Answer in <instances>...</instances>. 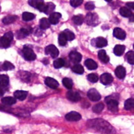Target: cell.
Wrapping results in <instances>:
<instances>
[{
	"label": "cell",
	"instance_id": "cell-1",
	"mask_svg": "<svg viewBox=\"0 0 134 134\" xmlns=\"http://www.w3.org/2000/svg\"><path fill=\"white\" fill-rule=\"evenodd\" d=\"M90 127L103 134H115V130L108 122L102 119H96L90 121L88 123Z\"/></svg>",
	"mask_w": 134,
	"mask_h": 134
},
{
	"label": "cell",
	"instance_id": "cell-2",
	"mask_svg": "<svg viewBox=\"0 0 134 134\" xmlns=\"http://www.w3.org/2000/svg\"><path fill=\"white\" fill-rule=\"evenodd\" d=\"M13 39V34L11 32L5 33V35L0 38V43L1 47L7 48L10 45L12 40Z\"/></svg>",
	"mask_w": 134,
	"mask_h": 134
},
{
	"label": "cell",
	"instance_id": "cell-3",
	"mask_svg": "<svg viewBox=\"0 0 134 134\" xmlns=\"http://www.w3.org/2000/svg\"><path fill=\"white\" fill-rule=\"evenodd\" d=\"M105 101L107 102V107L109 110L113 112H116L119 110V102L116 99H109L106 97Z\"/></svg>",
	"mask_w": 134,
	"mask_h": 134
},
{
	"label": "cell",
	"instance_id": "cell-4",
	"mask_svg": "<svg viewBox=\"0 0 134 134\" xmlns=\"http://www.w3.org/2000/svg\"><path fill=\"white\" fill-rule=\"evenodd\" d=\"M24 56L27 60H34L36 59V55L34 53L33 50L28 47H24L22 49Z\"/></svg>",
	"mask_w": 134,
	"mask_h": 134
},
{
	"label": "cell",
	"instance_id": "cell-5",
	"mask_svg": "<svg viewBox=\"0 0 134 134\" xmlns=\"http://www.w3.org/2000/svg\"><path fill=\"white\" fill-rule=\"evenodd\" d=\"M45 53L49 55L52 58H56L59 55V51L54 45H50L45 48Z\"/></svg>",
	"mask_w": 134,
	"mask_h": 134
},
{
	"label": "cell",
	"instance_id": "cell-6",
	"mask_svg": "<svg viewBox=\"0 0 134 134\" xmlns=\"http://www.w3.org/2000/svg\"><path fill=\"white\" fill-rule=\"evenodd\" d=\"M87 95L90 100L92 101H98L101 99V95L96 89H94V88H92L88 91Z\"/></svg>",
	"mask_w": 134,
	"mask_h": 134
},
{
	"label": "cell",
	"instance_id": "cell-7",
	"mask_svg": "<svg viewBox=\"0 0 134 134\" xmlns=\"http://www.w3.org/2000/svg\"><path fill=\"white\" fill-rule=\"evenodd\" d=\"M81 115L79 112H77L72 111L69 112L65 116V119L68 121H71V122H77L79 121L81 119Z\"/></svg>",
	"mask_w": 134,
	"mask_h": 134
},
{
	"label": "cell",
	"instance_id": "cell-8",
	"mask_svg": "<svg viewBox=\"0 0 134 134\" xmlns=\"http://www.w3.org/2000/svg\"><path fill=\"white\" fill-rule=\"evenodd\" d=\"M67 97L69 101L72 102H78L81 100V97L78 92L69 91L67 93Z\"/></svg>",
	"mask_w": 134,
	"mask_h": 134
},
{
	"label": "cell",
	"instance_id": "cell-9",
	"mask_svg": "<svg viewBox=\"0 0 134 134\" xmlns=\"http://www.w3.org/2000/svg\"><path fill=\"white\" fill-rule=\"evenodd\" d=\"M98 17L96 14H92V13H88L86 17V22L88 25H92V26H95L98 24L97 20Z\"/></svg>",
	"mask_w": 134,
	"mask_h": 134
},
{
	"label": "cell",
	"instance_id": "cell-10",
	"mask_svg": "<svg viewBox=\"0 0 134 134\" xmlns=\"http://www.w3.org/2000/svg\"><path fill=\"white\" fill-rule=\"evenodd\" d=\"M113 80V78L111 74L104 73L101 76L100 81L103 85H109L112 83Z\"/></svg>",
	"mask_w": 134,
	"mask_h": 134
},
{
	"label": "cell",
	"instance_id": "cell-11",
	"mask_svg": "<svg viewBox=\"0 0 134 134\" xmlns=\"http://www.w3.org/2000/svg\"><path fill=\"white\" fill-rule=\"evenodd\" d=\"M113 35L117 39L123 40L126 38V34L125 31L123 30L122 29L120 28H116L113 30Z\"/></svg>",
	"mask_w": 134,
	"mask_h": 134
},
{
	"label": "cell",
	"instance_id": "cell-12",
	"mask_svg": "<svg viewBox=\"0 0 134 134\" xmlns=\"http://www.w3.org/2000/svg\"><path fill=\"white\" fill-rule=\"evenodd\" d=\"M69 59L73 63H79L82 59V55L77 51H72L69 53Z\"/></svg>",
	"mask_w": 134,
	"mask_h": 134
},
{
	"label": "cell",
	"instance_id": "cell-13",
	"mask_svg": "<svg viewBox=\"0 0 134 134\" xmlns=\"http://www.w3.org/2000/svg\"><path fill=\"white\" fill-rule=\"evenodd\" d=\"M44 83H45V84L47 86L52 88V89H56L59 85L58 81H56V80H54V79L50 77L47 78L45 79Z\"/></svg>",
	"mask_w": 134,
	"mask_h": 134
},
{
	"label": "cell",
	"instance_id": "cell-14",
	"mask_svg": "<svg viewBox=\"0 0 134 134\" xmlns=\"http://www.w3.org/2000/svg\"><path fill=\"white\" fill-rule=\"evenodd\" d=\"M62 17V14L60 13H51V15L49 16V20L50 23L52 24H56L59 22L60 18Z\"/></svg>",
	"mask_w": 134,
	"mask_h": 134
},
{
	"label": "cell",
	"instance_id": "cell-15",
	"mask_svg": "<svg viewBox=\"0 0 134 134\" xmlns=\"http://www.w3.org/2000/svg\"><path fill=\"white\" fill-rule=\"evenodd\" d=\"M126 69L122 66H119L115 69V75L119 79H124L126 76Z\"/></svg>",
	"mask_w": 134,
	"mask_h": 134
},
{
	"label": "cell",
	"instance_id": "cell-16",
	"mask_svg": "<svg viewBox=\"0 0 134 134\" xmlns=\"http://www.w3.org/2000/svg\"><path fill=\"white\" fill-rule=\"evenodd\" d=\"M27 95V92L26 91L18 90L16 91L14 93V96L15 99L20 100V101H24L26 98Z\"/></svg>",
	"mask_w": 134,
	"mask_h": 134
},
{
	"label": "cell",
	"instance_id": "cell-17",
	"mask_svg": "<svg viewBox=\"0 0 134 134\" xmlns=\"http://www.w3.org/2000/svg\"><path fill=\"white\" fill-rule=\"evenodd\" d=\"M85 64L87 67L88 69L90 70H96L98 68V64H97V63L94 60H92L91 59H88L87 60H86Z\"/></svg>",
	"mask_w": 134,
	"mask_h": 134
},
{
	"label": "cell",
	"instance_id": "cell-18",
	"mask_svg": "<svg viewBox=\"0 0 134 134\" xmlns=\"http://www.w3.org/2000/svg\"><path fill=\"white\" fill-rule=\"evenodd\" d=\"M96 45L99 48L106 47L107 45V41L105 38L99 37L96 39Z\"/></svg>",
	"mask_w": 134,
	"mask_h": 134
},
{
	"label": "cell",
	"instance_id": "cell-19",
	"mask_svg": "<svg viewBox=\"0 0 134 134\" xmlns=\"http://www.w3.org/2000/svg\"><path fill=\"white\" fill-rule=\"evenodd\" d=\"M98 57L99 60L104 63H107L109 61V57L104 50H100L98 53Z\"/></svg>",
	"mask_w": 134,
	"mask_h": 134
},
{
	"label": "cell",
	"instance_id": "cell-20",
	"mask_svg": "<svg viewBox=\"0 0 134 134\" xmlns=\"http://www.w3.org/2000/svg\"><path fill=\"white\" fill-rule=\"evenodd\" d=\"M126 49V47L124 45H116L114 48V53L116 56H121L124 53V51Z\"/></svg>",
	"mask_w": 134,
	"mask_h": 134
},
{
	"label": "cell",
	"instance_id": "cell-21",
	"mask_svg": "<svg viewBox=\"0 0 134 134\" xmlns=\"http://www.w3.org/2000/svg\"><path fill=\"white\" fill-rule=\"evenodd\" d=\"M16 102V99L12 97H6L1 99V102L5 105H13L15 104Z\"/></svg>",
	"mask_w": 134,
	"mask_h": 134
},
{
	"label": "cell",
	"instance_id": "cell-22",
	"mask_svg": "<svg viewBox=\"0 0 134 134\" xmlns=\"http://www.w3.org/2000/svg\"><path fill=\"white\" fill-rule=\"evenodd\" d=\"M120 14H121L122 17H131L133 14H132V12L131 11L130 9H129L127 7H121L120 9Z\"/></svg>",
	"mask_w": 134,
	"mask_h": 134
},
{
	"label": "cell",
	"instance_id": "cell-23",
	"mask_svg": "<svg viewBox=\"0 0 134 134\" xmlns=\"http://www.w3.org/2000/svg\"><path fill=\"white\" fill-rule=\"evenodd\" d=\"M32 31V28L31 27H27V28H22L20 29L19 32L18 33H19V35H21L20 38H24V37L27 36V35L30 34Z\"/></svg>",
	"mask_w": 134,
	"mask_h": 134
},
{
	"label": "cell",
	"instance_id": "cell-24",
	"mask_svg": "<svg viewBox=\"0 0 134 134\" xmlns=\"http://www.w3.org/2000/svg\"><path fill=\"white\" fill-rule=\"evenodd\" d=\"M51 26V23H50L48 19L46 18H43L40 20L39 22V26L42 30H46V29L48 28Z\"/></svg>",
	"mask_w": 134,
	"mask_h": 134
},
{
	"label": "cell",
	"instance_id": "cell-25",
	"mask_svg": "<svg viewBox=\"0 0 134 134\" xmlns=\"http://www.w3.org/2000/svg\"><path fill=\"white\" fill-rule=\"evenodd\" d=\"M16 18V16H7L3 18V23L5 24H10L15 22Z\"/></svg>",
	"mask_w": 134,
	"mask_h": 134
},
{
	"label": "cell",
	"instance_id": "cell-26",
	"mask_svg": "<svg viewBox=\"0 0 134 134\" xmlns=\"http://www.w3.org/2000/svg\"><path fill=\"white\" fill-rule=\"evenodd\" d=\"M9 79L7 75H0V86L7 87L9 85Z\"/></svg>",
	"mask_w": 134,
	"mask_h": 134
},
{
	"label": "cell",
	"instance_id": "cell-27",
	"mask_svg": "<svg viewBox=\"0 0 134 134\" xmlns=\"http://www.w3.org/2000/svg\"><path fill=\"white\" fill-rule=\"evenodd\" d=\"M72 70L76 74H82L84 72V68L81 64H77L72 67Z\"/></svg>",
	"mask_w": 134,
	"mask_h": 134
},
{
	"label": "cell",
	"instance_id": "cell-28",
	"mask_svg": "<svg viewBox=\"0 0 134 134\" xmlns=\"http://www.w3.org/2000/svg\"><path fill=\"white\" fill-rule=\"evenodd\" d=\"M124 107L126 110H132L134 107V100L133 99H128L126 101L124 104Z\"/></svg>",
	"mask_w": 134,
	"mask_h": 134
},
{
	"label": "cell",
	"instance_id": "cell-29",
	"mask_svg": "<svg viewBox=\"0 0 134 134\" xmlns=\"http://www.w3.org/2000/svg\"><path fill=\"white\" fill-rule=\"evenodd\" d=\"M68 39L64 32H61L58 37V43L61 46H64L67 44Z\"/></svg>",
	"mask_w": 134,
	"mask_h": 134
},
{
	"label": "cell",
	"instance_id": "cell-30",
	"mask_svg": "<svg viewBox=\"0 0 134 134\" xmlns=\"http://www.w3.org/2000/svg\"><path fill=\"white\" fill-rule=\"evenodd\" d=\"M62 83L63 85H64L65 87L68 88V89H71L72 87H73V81H72L70 78H65L63 79Z\"/></svg>",
	"mask_w": 134,
	"mask_h": 134
},
{
	"label": "cell",
	"instance_id": "cell-31",
	"mask_svg": "<svg viewBox=\"0 0 134 134\" xmlns=\"http://www.w3.org/2000/svg\"><path fill=\"white\" fill-rule=\"evenodd\" d=\"M35 16L33 13H29V12H24L22 14V19L24 21H30L32 20Z\"/></svg>",
	"mask_w": 134,
	"mask_h": 134
},
{
	"label": "cell",
	"instance_id": "cell-32",
	"mask_svg": "<svg viewBox=\"0 0 134 134\" xmlns=\"http://www.w3.org/2000/svg\"><path fill=\"white\" fill-rule=\"evenodd\" d=\"M65 65V61L63 59H58L54 61V66L55 68H60Z\"/></svg>",
	"mask_w": 134,
	"mask_h": 134
},
{
	"label": "cell",
	"instance_id": "cell-33",
	"mask_svg": "<svg viewBox=\"0 0 134 134\" xmlns=\"http://www.w3.org/2000/svg\"><path fill=\"white\" fill-rule=\"evenodd\" d=\"M103 109H104V105L102 102H99L93 106L92 110L95 113H100L103 110Z\"/></svg>",
	"mask_w": 134,
	"mask_h": 134
},
{
	"label": "cell",
	"instance_id": "cell-34",
	"mask_svg": "<svg viewBox=\"0 0 134 134\" xmlns=\"http://www.w3.org/2000/svg\"><path fill=\"white\" fill-rule=\"evenodd\" d=\"M47 5V7H46V10L44 13H46L47 14H50L53 12V11L55 9V5L52 3H48L47 4H46Z\"/></svg>",
	"mask_w": 134,
	"mask_h": 134
},
{
	"label": "cell",
	"instance_id": "cell-35",
	"mask_svg": "<svg viewBox=\"0 0 134 134\" xmlns=\"http://www.w3.org/2000/svg\"><path fill=\"white\" fill-rule=\"evenodd\" d=\"M63 32L65 34L68 41H72L75 39V34L73 32L70 31L69 30H65Z\"/></svg>",
	"mask_w": 134,
	"mask_h": 134
},
{
	"label": "cell",
	"instance_id": "cell-36",
	"mask_svg": "<svg viewBox=\"0 0 134 134\" xmlns=\"http://www.w3.org/2000/svg\"><path fill=\"white\" fill-rule=\"evenodd\" d=\"M43 3H44L43 0H29L28 1L29 5L33 7L36 8V9L40 4Z\"/></svg>",
	"mask_w": 134,
	"mask_h": 134
},
{
	"label": "cell",
	"instance_id": "cell-37",
	"mask_svg": "<svg viewBox=\"0 0 134 134\" xmlns=\"http://www.w3.org/2000/svg\"><path fill=\"white\" fill-rule=\"evenodd\" d=\"M73 22L77 25H81L84 22L83 17L81 15H77L74 16L73 18Z\"/></svg>",
	"mask_w": 134,
	"mask_h": 134
},
{
	"label": "cell",
	"instance_id": "cell-38",
	"mask_svg": "<svg viewBox=\"0 0 134 134\" xmlns=\"http://www.w3.org/2000/svg\"><path fill=\"white\" fill-rule=\"evenodd\" d=\"M14 68V66L11 63L8 61H5V63L3 64V69L4 70H11Z\"/></svg>",
	"mask_w": 134,
	"mask_h": 134
},
{
	"label": "cell",
	"instance_id": "cell-39",
	"mask_svg": "<svg viewBox=\"0 0 134 134\" xmlns=\"http://www.w3.org/2000/svg\"><path fill=\"white\" fill-rule=\"evenodd\" d=\"M126 59L128 60V63H130V64H134V53L133 51H130L129 52L127 53L126 54Z\"/></svg>",
	"mask_w": 134,
	"mask_h": 134
},
{
	"label": "cell",
	"instance_id": "cell-40",
	"mask_svg": "<svg viewBox=\"0 0 134 134\" xmlns=\"http://www.w3.org/2000/svg\"><path fill=\"white\" fill-rule=\"evenodd\" d=\"M88 80L92 83H96L98 81V76L96 74H90L88 75Z\"/></svg>",
	"mask_w": 134,
	"mask_h": 134
},
{
	"label": "cell",
	"instance_id": "cell-41",
	"mask_svg": "<svg viewBox=\"0 0 134 134\" xmlns=\"http://www.w3.org/2000/svg\"><path fill=\"white\" fill-rule=\"evenodd\" d=\"M83 2V0H70V4L73 7H77L80 6Z\"/></svg>",
	"mask_w": 134,
	"mask_h": 134
},
{
	"label": "cell",
	"instance_id": "cell-42",
	"mask_svg": "<svg viewBox=\"0 0 134 134\" xmlns=\"http://www.w3.org/2000/svg\"><path fill=\"white\" fill-rule=\"evenodd\" d=\"M94 8H95V5H94V3L92 2V1H89V2L86 3L85 4V9H87V10H93V9H94Z\"/></svg>",
	"mask_w": 134,
	"mask_h": 134
},
{
	"label": "cell",
	"instance_id": "cell-43",
	"mask_svg": "<svg viewBox=\"0 0 134 134\" xmlns=\"http://www.w3.org/2000/svg\"><path fill=\"white\" fill-rule=\"evenodd\" d=\"M46 7H47V5H46V4H44V3H43L40 4V5H39V6L37 7V9L39 11L44 13V12H45V10H46Z\"/></svg>",
	"mask_w": 134,
	"mask_h": 134
},
{
	"label": "cell",
	"instance_id": "cell-44",
	"mask_svg": "<svg viewBox=\"0 0 134 134\" xmlns=\"http://www.w3.org/2000/svg\"><path fill=\"white\" fill-rule=\"evenodd\" d=\"M126 6L128 7L127 8H128L129 9H134V3L133 2H130V3H126Z\"/></svg>",
	"mask_w": 134,
	"mask_h": 134
},
{
	"label": "cell",
	"instance_id": "cell-45",
	"mask_svg": "<svg viewBox=\"0 0 134 134\" xmlns=\"http://www.w3.org/2000/svg\"><path fill=\"white\" fill-rule=\"evenodd\" d=\"M3 94H4V91L3 90L2 88L0 87V97H1V96L3 95Z\"/></svg>",
	"mask_w": 134,
	"mask_h": 134
},
{
	"label": "cell",
	"instance_id": "cell-46",
	"mask_svg": "<svg viewBox=\"0 0 134 134\" xmlns=\"http://www.w3.org/2000/svg\"><path fill=\"white\" fill-rule=\"evenodd\" d=\"M105 1H107V2H110V1H112V0H105Z\"/></svg>",
	"mask_w": 134,
	"mask_h": 134
},
{
	"label": "cell",
	"instance_id": "cell-47",
	"mask_svg": "<svg viewBox=\"0 0 134 134\" xmlns=\"http://www.w3.org/2000/svg\"><path fill=\"white\" fill-rule=\"evenodd\" d=\"M0 47H1V43H0Z\"/></svg>",
	"mask_w": 134,
	"mask_h": 134
},
{
	"label": "cell",
	"instance_id": "cell-48",
	"mask_svg": "<svg viewBox=\"0 0 134 134\" xmlns=\"http://www.w3.org/2000/svg\"><path fill=\"white\" fill-rule=\"evenodd\" d=\"M0 10H1V9H0Z\"/></svg>",
	"mask_w": 134,
	"mask_h": 134
}]
</instances>
